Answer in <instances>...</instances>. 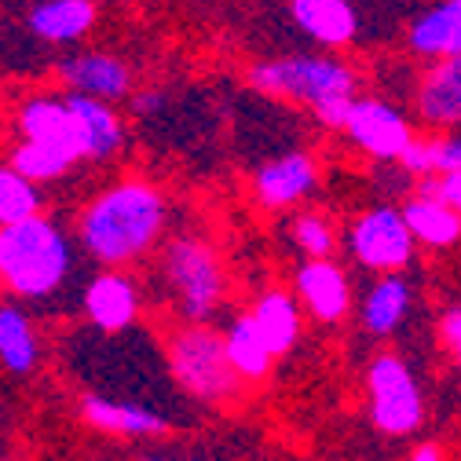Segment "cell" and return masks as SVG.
I'll list each match as a JSON object with an SVG mask.
<instances>
[{
    "mask_svg": "<svg viewBox=\"0 0 461 461\" xmlns=\"http://www.w3.org/2000/svg\"><path fill=\"white\" fill-rule=\"evenodd\" d=\"M165 223V194L150 180L129 176L88 198L74 223V242L99 267H132L161 246Z\"/></svg>",
    "mask_w": 461,
    "mask_h": 461,
    "instance_id": "cell-1",
    "label": "cell"
},
{
    "mask_svg": "<svg viewBox=\"0 0 461 461\" xmlns=\"http://www.w3.org/2000/svg\"><path fill=\"white\" fill-rule=\"evenodd\" d=\"M74 235L48 216H26L0 227V294L26 304L48 301L74 275Z\"/></svg>",
    "mask_w": 461,
    "mask_h": 461,
    "instance_id": "cell-2",
    "label": "cell"
},
{
    "mask_svg": "<svg viewBox=\"0 0 461 461\" xmlns=\"http://www.w3.org/2000/svg\"><path fill=\"white\" fill-rule=\"evenodd\" d=\"M249 88L308 106L326 129H340L356 99V70L326 55H285L249 67Z\"/></svg>",
    "mask_w": 461,
    "mask_h": 461,
    "instance_id": "cell-3",
    "label": "cell"
},
{
    "mask_svg": "<svg viewBox=\"0 0 461 461\" xmlns=\"http://www.w3.org/2000/svg\"><path fill=\"white\" fill-rule=\"evenodd\" d=\"M165 363L184 395L202 407H230L239 402L246 384L227 359L223 333L209 322H176L165 333Z\"/></svg>",
    "mask_w": 461,
    "mask_h": 461,
    "instance_id": "cell-4",
    "label": "cell"
},
{
    "mask_svg": "<svg viewBox=\"0 0 461 461\" xmlns=\"http://www.w3.org/2000/svg\"><path fill=\"white\" fill-rule=\"evenodd\" d=\"M158 282L180 322H212L227 301L223 260L198 235H176L161 246Z\"/></svg>",
    "mask_w": 461,
    "mask_h": 461,
    "instance_id": "cell-5",
    "label": "cell"
},
{
    "mask_svg": "<svg viewBox=\"0 0 461 461\" xmlns=\"http://www.w3.org/2000/svg\"><path fill=\"white\" fill-rule=\"evenodd\" d=\"M366 414L381 436H411L425 421V395L407 359L381 352L366 363Z\"/></svg>",
    "mask_w": 461,
    "mask_h": 461,
    "instance_id": "cell-6",
    "label": "cell"
},
{
    "mask_svg": "<svg viewBox=\"0 0 461 461\" xmlns=\"http://www.w3.org/2000/svg\"><path fill=\"white\" fill-rule=\"evenodd\" d=\"M348 246H352V257L374 275L411 267L418 253L407 220L392 205H374L363 216H356L348 227Z\"/></svg>",
    "mask_w": 461,
    "mask_h": 461,
    "instance_id": "cell-7",
    "label": "cell"
},
{
    "mask_svg": "<svg viewBox=\"0 0 461 461\" xmlns=\"http://www.w3.org/2000/svg\"><path fill=\"white\" fill-rule=\"evenodd\" d=\"M340 129L348 132L352 147H359L366 158H377V161H399V154L414 140V129L402 118V110H395L392 103L374 99V95L370 99L356 95Z\"/></svg>",
    "mask_w": 461,
    "mask_h": 461,
    "instance_id": "cell-8",
    "label": "cell"
},
{
    "mask_svg": "<svg viewBox=\"0 0 461 461\" xmlns=\"http://www.w3.org/2000/svg\"><path fill=\"white\" fill-rule=\"evenodd\" d=\"M81 308L88 326H95L99 333H122L140 319L143 290L129 267H103L88 278Z\"/></svg>",
    "mask_w": 461,
    "mask_h": 461,
    "instance_id": "cell-9",
    "label": "cell"
},
{
    "mask_svg": "<svg viewBox=\"0 0 461 461\" xmlns=\"http://www.w3.org/2000/svg\"><path fill=\"white\" fill-rule=\"evenodd\" d=\"M315 187H319V161L304 150L278 154L253 172V202L271 212L301 205Z\"/></svg>",
    "mask_w": 461,
    "mask_h": 461,
    "instance_id": "cell-10",
    "label": "cell"
},
{
    "mask_svg": "<svg viewBox=\"0 0 461 461\" xmlns=\"http://www.w3.org/2000/svg\"><path fill=\"white\" fill-rule=\"evenodd\" d=\"M294 297L304 315H312L322 326H333L352 312V282L340 264H333V257H308L294 275Z\"/></svg>",
    "mask_w": 461,
    "mask_h": 461,
    "instance_id": "cell-11",
    "label": "cell"
},
{
    "mask_svg": "<svg viewBox=\"0 0 461 461\" xmlns=\"http://www.w3.org/2000/svg\"><path fill=\"white\" fill-rule=\"evenodd\" d=\"M15 125H19L23 140H33V143H44L51 150H59L74 165L85 161L81 129H77V118H74V110L67 106L63 95H30L19 106Z\"/></svg>",
    "mask_w": 461,
    "mask_h": 461,
    "instance_id": "cell-12",
    "label": "cell"
},
{
    "mask_svg": "<svg viewBox=\"0 0 461 461\" xmlns=\"http://www.w3.org/2000/svg\"><path fill=\"white\" fill-rule=\"evenodd\" d=\"M77 414L88 429L106 432V436H122V439H161L168 432V421L150 411L147 402L132 399H113L99 392H85L77 399Z\"/></svg>",
    "mask_w": 461,
    "mask_h": 461,
    "instance_id": "cell-13",
    "label": "cell"
},
{
    "mask_svg": "<svg viewBox=\"0 0 461 461\" xmlns=\"http://www.w3.org/2000/svg\"><path fill=\"white\" fill-rule=\"evenodd\" d=\"M55 74H59V81L70 92H81V95H92L103 103H118L132 92L129 63L110 51H74L67 59H59Z\"/></svg>",
    "mask_w": 461,
    "mask_h": 461,
    "instance_id": "cell-14",
    "label": "cell"
},
{
    "mask_svg": "<svg viewBox=\"0 0 461 461\" xmlns=\"http://www.w3.org/2000/svg\"><path fill=\"white\" fill-rule=\"evenodd\" d=\"M418 113L432 129L461 125V55H439L418 85Z\"/></svg>",
    "mask_w": 461,
    "mask_h": 461,
    "instance_id": "cell-15",
    "label": "cell"
},
{
    "mask_svg": "<svg viewBox=\"0 0 461 461\" xmlns=\"http://www.w3.org/2000/svg\"><path fill=\"white\" fill-rule=\"evenodd\" d=\"M63 99L77 118L81 143H85V161H110L113 154H122L125 122L118 118L113 103H103V99H92V95H81V92H67Z\"/></svg>",
    "mask_w": 461,
    "mask_h": 461,
    "instance_id": "cell-16",
    "label": "cell"
},
{
    "mask_svg": "<svg viewBox=\"0 0 461 461\" xmlns=\"http://www.w3.org/2000/svg\"><path fill=\"white\" fill-rule=\"evenodd\" d=\"M95 26L92 0H33L26 12V30L44 44H77Z\"/></svg>",
    "mask_w": 461,
    "mask_h": 461,
    "instance_id": "cell-17",
    "label": "cell"
},
{
    "mask_svg": "<svg viewBox=\"0 0 461 461\" xmlns=\"http://www.w3.org/2000/svg\"><path fill=\"white\" fill-rule=\"evenodd\" d=\"M249 319L260 333V340L267 344V352L275 359L282 356H290L297 348V340H301V326H304V312L297 304L294 294H285V290H267L257 297V304L249 308Z\"/></svg>",
    "mask_w": 461,
    "mask_h": 461,
    "instance_id": "cell-18",
    "label": "cell"
},
{
    "mask_svg": "<svg viewBox=\"0 0 461 461\" xmlns=\"http://www.w3.org/2000/svg\"><path fill=\"white\" fill-rule=\"evenodd\" d=\"M41 366V333L19 301H0V370L30 377Z\"/></svg>",
    "mask_w": 461,
    "mask_h": 461,
    "instance_id": "cell-19",
    "label": "cell"
},
{
    "mask_svg": "<svg viewBox=\"0 0 461 461\" xmlns=\"http://www.w3.org/2000/svg\"><path fill=\"white\" fill-rule=\"evenodd\" d=\"M411 301H414V290L411 282L402 278V271H384L359 304V319H363V330L374 333V337H388L395 333L411 315Z\"/></svg>",
    "mask_w": 461,
    "mask_h": 461,
    "instance_id": "cell-20",
    "label": "cell"
},
{
    "mask_svg": "<svg viewBox=\"0 0 461 461\" xmlns=\"http://www.w3.org/2000/svg\"><path fill=\"white\" fill-rule=\"evenodd\" d=\"M290 12H294V23L326 48L348 44L359 30L356 8L348 0H290Z\"/></svg>",
    "mask_w": 461,
    "mask_h": 461,
    "instance_id": "cell-21",
    "label": "cell"
},
{
    "mask_svg": "<svg viewBox=\"0 0 461 461\" xmlns=\"http://www.w3.org/2000/svg\"><path fill=\"white\" fill-rule=\"evenodd\" d=\"M223 348H227V359H230V366H235V374H239V381H242L246 388H257V384H264V381L271 377L275 356L267 352V344L260 340V333H257L249 312L239 315L235 322L227 326Z\"/></svg>",
    "mask_w": 461,
    "mask_h": 461,
    "instance_id": "cell-22",
    "label": "cell"
},
{
    "mask_svg": "<svg viewBox=\"0 0 461 461\" xmlns=\"http://www.w3.org/2000/svg\"><path fill=\"white\" fill-rule=\"evenodd\" d=\"M402 220H407L411 235L418 246L429 249H450L461 242V216L443 205L439 198H421L414 194L407 205H402Z\"/></svg>",
    "mask_w": 461,
    "mask_h": 461,
    "instance_id": "cell-23",
    "label": "cell"
},
{
    "mask_svg": "<svg viewBox=\"0 0 461 461\" xmlns=\"http://www.w3.org/2000/svg\"><path fill=\"white\" fill-rule=\"evenodd\" d=\"M411 48L425 59L461 55V0H443L411 26Z\"/></svg>",
    "mask_w": 461,
    "mask_h": 461,
    "instance_id": "cell-24",
    "label": "cell"
},
{
    "mask_svg": "<svg viewBox=\"0 0 461 461\" xmlns=\"http://www.w3.org/2000/svg\"><path fill=\"white\" fill-rule=\"evenodd\" d=\"M399 161L411 176H443V172H457L461 168V136L411 140V147L399 154Z\"/></svg>",
    "mask_w": 461,
    "mask_h": 461,
    "instance_id": "cell-25",
    "label": "cell"
},
{
    "mask_svg": "<svg viewBox=\"0 0 461 461\" xmlns=\"http://www.w3.org/2000/svg\"><path fill=\"white\" fill-rule=\"evenodd\" d=\"M44 212V191L41 184L26 180L15 165H0V227L5 223H19L26 216Z\"/></svg>",
    "mask_w": 461,
    "mask_h": 461,
    "instance_id": "cell-26",
    "label": "cell"
},
{
    "mask_svg": "<svg viewBox=\"0 0 461 461\" xmlns=\"http://www.w3.org/2000/svg\"><path fill=\"white\" fill-rule=\"evenodd\" d=\"M8 165H15L26 180H33V184H41V187H44V184H55V180H63V176H70V168H74V161H70L67 154L51 150V147H44V143H33V140L15 143Z\"/></svg>",
    "mask_w": 461,
    "mask_h": 461,
    "instance_id": "cell-27",
    "label": "cell"
},
{
    "mask_svg": "<svg viewBox=\"0 0 461 461\" xmlns=\"http://www.w3.org/2000/svg\"><path fill=\"white\" fill-rule=\"evenodd\" d=\"M290 235H294L297 249L304 257H312V260H322V257L337 253V227L330 223V216H322L315 209H304V212L294 216Z\"/></svg>",
    "mask_w": 461,
    "mask_h": 461,
    "instance_id": "cell-28",
    "label": "cell"
},
{
    "mask_svg": "<svg viewBox=\"0 0 461 461\" xmlns=\"http://www.w3.org/2000/svg\"><path fill=\"white\" fill-rule=\"evenodd\" d=\"M421 198H439L443 205H450L461 216V168L457 172H443V176H418V191Z\"/></svg>",
    "mask_w": 461,
    "mask_h": 461,
    "instance_id": "cell-29",
    "label": "cell"
},
{
    "mask_svg": "<svg viewBox=\"0 0 461 461\" xmlns=\"http://www.w3.org/2000/svg\"><path fill=\"white\" fill-rule=\"evenodd\" d=\"M439 340H443L447 356L461 366V304H454V308L443 315V322H439Z\"/></svg>",
    "mask_w": 461,
    "mask_h": 461,
    "instance_id": "cell-30",
    "label": "cell"
},
{
    "mask_svg": "<svg viewBox=\"0 0 461 461\" xmlns=\"http://www.w3.org/2000/svg\"><path fill=\"white\" fill-rule=\"evenodd\" d=\"M411 461H447V454H443L439 443H418L411 450Z\"/></svg>",
    "mask_w": 461,
    "mask_h": 461,
    "instance_id": "cell-31",
    "label": "cell"
},
{
    "mask_svg": "<svg viewBox=\"0 0 461 461\" xmlns=\"http://www.w3.org/2000/svg\"><path fill=\"white\" fill-rule=\"evenodd\" d=\"M132 106H136V113H154L161 106V92H140L132 99Z\"/></svg>",
    "mask_w": 461,
    "mask_h": 461,
    "instance_id": "cell-32",
    "label": "cell"
},
{
    "mask_svg": "<svg viewBox=\"0 0 461 461\" xmlns=\"http://www.w3.org/2000/svg\"><path fill=\"white\" fill-rule=\"evenodd\" d=\"M140 461H202V457L176 454V450H147V454H140Z\"/></svg>",
    "mask_w": 461,
    "mask_h": 461,
    "instance_id": "cell-33",
    "label": "cell"
},
{
    "mask_svg": "<svg viewBox=\"0 0 461 461\" xmlns=\"http://www.w3.org/2000/svg\"><path fill=\"white\" fill-rule=\"evenodd\" d=\"M0 461H12V457H0Z\"/></svg>",
    "mask_w": 461,
    "mask_h": 461,
    "instance_id": "cell-34",
    "label": "cell"
}]
</instances>
